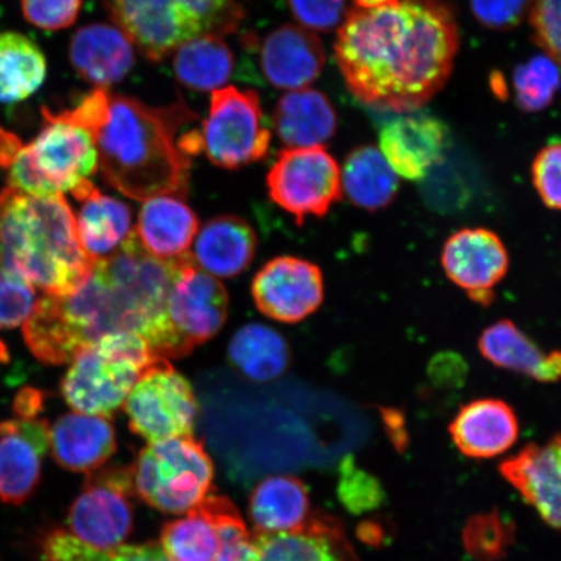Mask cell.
I'll return each instance as SVG.
<instances>
[{
	"label": "cell",
	"instance_id": "obj_12",
	"mask_svg": "<svg viewBox=\"0 0 561 561\" xmlns=\"http://www.w3.org/2000/svg\"><path fill=\"white\" fill-rule=\"evenodd\" d=\"M124 405L130 431L149 444L193 436L198 402L192 385L165 357L145 370Z\"/></svg>",
	"mask_w": 561,
	"mask_h": 561
},
{
	"label": "cell",
	"instance_id": "obj_47",
	"mask_svg": "<svg viewBox=\"0 0 561 561\" xmlns=\"http://www.w3.org/2000/svg\"><path fill=\"white\" fill-rule=\"evenodd\" d=\"M41 410V396L38 392L27 390L16 399L15 411L20 419H35Z\"/></svg>",
	"mask_w": 561,
	"mask_h": 561
},
{
	"label": "cell",
	"instance_id": "obj_6",
	"mask_svg": "<svg viewBox=\"0 0 561 561\" xmlns=\"http://www.w3.org/2000/svg\"><path fill=\"white\" fill-rule=\"evenodd\" d=\"M105 7L151 61L202 35L236 32L243 19L240 0H105Z\"/></svg>",
	"mask_w": 561,
	"mask_h": 561
},
{
	"label": "cell",
	"instance_id": "obj_28",
	"mask_svg": "<svg viewBox=\"0 0 561 561\" xmlns=\"http://www.w3.org/2000/svg\"><path fill=\"white\" fill-rule=\"evenodd\" d=\"M273 126L290 149L322 147L335 135L336 114L331 101L320 91L293 90L279 98Z\"/></svg>",
	"mask_w": 561,
	"mask_h": 561
},
{
	"label": "cell",
	"instance_id": "obj_4",
	"mask_svg": "<svg viewBox=\"0 0 561 561\" xmlns=\"http://www.w3.org/2000/svg\"><path fill=\"white\" fill-rule=\"evenodd\" d=\"M137 333L121 294L96 263L66 296H45L24 322L27 347L46 364L72 362L81 350L114 333Z\"/></svg>",
	"mask_w": 561,
	"mask_h": 561
},
{
	"label": "cell",
	"instance_id": "obj_7",
	"mask_svg": "<svg viewBox=\"0 0 561 561\" xmlns=\"http://www.w3.org/2000/svg\"><path fill=\"white\" fill-rule=\"evenodd\" d=\"M161 357L139 334L105 335L73 357L62 378L61 394L76 412L112 417L139 377Z\"/></svg>",
	"mask_w": 561,
	"mask_h": 561
},
{
	"label": "cell",
	"instance_id": "obj_41",
	"mask_svg": "<svg viewBox=\"0 0 561 561\" xmlns=\"http://www.w3.org/2000/svg\"><path fill=\"white\" fill-rule=\"evenodd\" d=\"M35 304L32 285L0 270V329L24 324Z\"/></svg>",
	"mask_w": 561,
	"mask_h": 561
},
{
	"label": "cell",
	"instance_id": "obj_25",
	"mask_svg": "<svg viewBox=\"0 0 561 561\" xmlns=\"http://www.w3.org/2000/svg\"><path fill=\"white\" fill-rule=\"evenodd\" d=\"M53 458L61 468L91 473L116 453V434L107 419L69 413L50 427Z\"/></svg>",
	"mask_w": 561,
	"mask_h": 561
},
{
	"label": "cell",
	"instance_id": "obj_31",
	"mask_svg": "<svg viewBox=\"0 0 561 561\" xmlns=\"http://www.w3.org/2000/svg\"><path fill=\"white\" fill-rule=\"evenodd\" d=\"M342 188L354 206L377 213L388 208L399 192V178L375 146L351 151L343 165Z\"/></svg>",
	"mask_w": 561,
	"mask_h": 561
},
{
	"label": "cell",
	"instance_id": "obj_40",
	"mask_svg": "<svg viewBox=\"0 0 561 561\" xmlns=\"http://www.w3.org/2000/svg\"><path fill=\"white\" fill-rule=\"evenodd\" d=\"M339 493L341 502L354 514L375 510L385 500L380 482L357 468L351 458L342 462Z\"/></svg>",
	"mask_w": 561,
	"mask_h": 561
},
{
	"label": "cell",
	"instance_id": "obj_15",
	"mask_svg": "<svg viewBox=\"0 0 561 561\" xmlns=\"http://www.w3.org/2000/svg\"><path fill=\"white\" fill-rule=\"evenodd\" d=\"M440 263L447 278L469 299L489 307L495 299L496 286L507 276L510 255L495 231L465 228L447 238Z\"/></svg>",
	"mask_w": 561,
	"mask_h": 561
},
{
	"label": "cell",
	"instance_id": "obj_16",
	"mask_svg": "<svg viewBox=\"0 0 561 561\" xmlns=\"http://www.w3.org/2000/svg\"><path fill=\"white\" fill-rule=\"evenodd\" d=\"M451 135L447 124L426 112H404L385 121L380 151L398 175L423 181L447 157Z\"/></svg>",
	"mask_w": 561,
	"mask_h": 561
},
{
	"label": "cell",
	"instance_id": "obj_10",
	"mask_svg": "<svg viewBox=\"0 0 561 561\" xmlns=\"http://www.w3.org/2000/svg\"><path fill=\"white\" fill-rule=\"evenodd\" d=\"M271 138L256 91H213L209 115L198 131V150L210 163L227 170L255 163L268 153Z\"/></svg>",
	"mask_w": 561,
	"mask_h": 561
},
{
	"label": "cell",
	"instance_id": "obj_46",
	"mask_svg": "<svg viewBox=\"0 0 561 561\" xmlns=\"http://www.w3.org/2000/svg\"><path fill=\"white\" fill-rule=\"evenodd\" d=\"M533 0H471L473 15L493 31H510L522 23Z\"/></svg>",
	"mask_w": 561,
	"mask_h": 561
},
{
	"label": "cell",
	"instance_id": "obj_36",
	"mask_svg": "<svg viewBox=\"0 0 561 561\" xmlns=\"http://www.w3.org/2000/svg\"><path fill=\"white\" fill-rule=\"evenodd\" d=\"M41 551L45 561H171L157 542L100 549L61 529L47 533Z\"/></svg>",
	"mask_w": 561,
	"mask_h": 561
},
{
	"label": "cell",
	"instance_id": "obj_19",
	"mask_svg": "<svg viewBox=\"0 0 561 561\" xmlns=\"http://www.w3.org/2000/svg\"><path fill=\"white\" fill-rule=\"evenodd\" d=\"M501 473L542 520L561 530V432L503 461Z\"/></svg>",
	"mask_w": 561,
	"mask_h": 561
},
{
	"label": "cell",
	"instance_id": "obj_8",
	"mask_svg": "<svg viewBox=\"0 0 561 561\" xmlns=\"http://www.w3.org/2000/svg\"><path fill=\"white\" fill-rule=\"evenodd\" d=\"M139 500L165 514H185L208 495L215 468L193 436L152 442L131 466Z\"/></svg>",
	"mask_w": 561,
	"mask_h": 561
},
{
	"label": "cell",
	"instance_id": "obj_34",
	"mask_svg": "<svg viewBox=\"0 0 561 561\" xmlns=\"http://www.w3.org/2000/svg\"><path fill=\"white\" fill-rule=\"evenodd\" d=\"M47 61L37 44L23 34H0V103L25 101L45 82Z\"/></svg>",
	"mask_w": 561,
	"mask_h": 561
},
{
	"label": "cell",
	"instance_id": "obj_5",
	"mask_svg": "<svg viewBox=\"0 0 561 561\" xmlns=\"http://www.w3.org/2000/svg\"><path fill=\"white\" fill-rule=\"evenodd\" d=\"M42 115L44 125L30 145L0 128V168L18 192L37 198L73 194L100 167L94 139L67 111L44 108Z\"/></svg>",
	"mask_w": 561,
	"mask_h": 561
},
{
	"label": "cell",
	"instance_id": "obj_14",
	"mask_svg": "<svg viewBox=\"0 0 561 561\" xmlns=\"http://www.w3.org/2000/svg\"><path fill=\"white\" fill-rule=\"evenodd\" d=\"M131 496H136L131 467L89 473L82 493L69 508L68 531L100 549L123 545L133 530Z\"/></svg>",
	"mask_w": 561,
	"mask_h": 561
},
{
	"label": "cell",
	"instance_id": "obj_13",
	"mask_svg": "<svg viewBox=\"0 0 561 561\" xmlns=\"http://www.w3.org/2000/svg\"><path fill=\"white\" fill-rule=\"evenodd\" d=\"M271 198L304 222L322 217L342 196L341 171L324 147L287 149L279 153L266 178Z\"/></svg>",
	"mask_w": 561,
	"mask_h": 561
},
{
	"label": "cell",
	"instance_id": "obj_21",
	"mask_svg": "<svg viewBox=\"0 0 561 561\" xmlns=\"http://www.w3.org/2000/svg\"><path fill=\"white\" fill-rule=\"evenodd\" d=\"M327 61L318 35L298 25L279 26L261 47L262 72L272 87L306 89L321 75Z\"/></svg>",
	"mask_w": 561,
	"mask_h": 561
},
{
	"label": "cell",
	"instance_id": "obj_45",
	"mask_svg": "<svg viewBox=\"0 0 561 561\" xmlns=\"http://www.w3.org/2000/svg\"><path fill=\"white\" fill-rule=\"evenodd\" d=\"M82 0H21L24 16L44 31H60L79 16Z\"/></svg>",
	"mask_w": 561,
	"mask_h": 561
},
{
	"label": "cell",
	"instance_id": "obj_24",
	"mask_svg": "<svg viewBox=\"0 0 561 561\" xmlns=\"http://www.w3.org/2000/svg\"><path fill=\"white\" fill-rule=\"evenodd\" d=\"M198 226V217L184 201L161 195L145 201L133 233L147 254L171 262L188 254Z\"/></svg>",
	"mask_w": 561,
	"mask_h": 561
},
{
	"label": "cell",
	"instance_id": "obj_38",
	"mask_svg": "<svg viewBox=\"0 0 561 561\" xmlns=\"http://www.w3.org/2000/svg\"><path fill=\"white\" fill-rule=\"evenodd\" d=\"M201 504L220 533L222 550L217 561H256L254 539L234 504L217 495H207Z\"/></svg>",
	"mask_w": 561,
	"mask_h": 561
},
{
	"label": "cell",
	"instance_id": "obj_3",
	"mask_svg": "<svg viewBox=\"0 0 561 561\" xmlns=\"http://www.w3.org/2000/svg\"><path fill=\"white\" fill-rule=\"evenodd\" d=\"M94 264L65 195L37 198L10 186L0 193V270L46 296H66Z\"/></svg>",
	"mask_w": 561,
	"mask_h": 561
},
{
	"label": "cell",
	"instance_id": "obj_18",
	"mask_svg": "<svg viewBox=\"0 0 561 561\" xmlns=\"http://www.w3.org/2000/svg\"><path fill=\"white\" fill-rule=\"evenodd\" d=\"M50 447L46 420L18 419L0 423V501L21 504L37 489Z\"/></svg>",
	"mask_w": 561,
	"mask_h": 561
},
{
	"label": "cell",
	"instance_id": "obj_11",
	"mask_svg": "<svg viewBox=\"0 0 561 561\" xmlns=\"http://www.w3.org/2000/svg\"><path fill=\"white\" fill-rule=\"evenodd\" d=\"M172 264L165 308L171 335L168 357H181L221 331L228 316V294L219 280L196 266L191 254Z\"/></svg>",
	"mask_w": 561,
	"mask_h": 561
},
{
	"label": "cell",
	"instance_id": "obj_29",
	"mask_svg": "<svg viewBox=\"0 0 561 561\" xmlns=\"http://www.w3.org/2000/svg\"><path fill=\"white\" fill-rule=\"evenodd\" d=\"M75 198L82 203L76 221L83 250L95 263L114 255L131 233L130 208L93 184Z\"/></svg>",
	"mask_w": 561,
	"mask_h": 561
},
{
	"label": "cell",
	"instance_id": "obj_27",
	"mask_svg": "<svg viewBox=\"0 0 561 561\" xmlns=\"http://www.w3.org/2000/svg\"><path fill=\"white\" fill-rule=\"evenodd\" d=\"M256 251V236L236 216L209 220L195 238L193 262L214 277L229 278L248 270Z\"/></svg>",
	"mask_w": 561,
	"mask_h": 561
},
{
	"label": "cell",
	"instance_id": "obj_44",
	"mask_svg": "<svg viewBox=\"0 0 561 561\" xmlns=\"http://www.w3.org/2000/svg\"><path fill=\"white\" fill-rule=\"evenodd\" d=\"M530 23L536 44L561 66V0H536Z\"/></svg>",
	"mask_w": 561,
	"mask_h": 561
},
{
	"label": "cell",
	"instance_id": "obj_39",
	"mask_svg": "<svg viewBox=\"0 0 561 561\" xmlns=\"http://www.w3.org/2000/svg\"><path fill=\"white\" fill-rule=\"evenodd\" d=\"M514 528L503 518L500 512L477 515L467 523L465 545L469 556L479 561L501 560L512 542H514Z\"/></svg>",
	"mask_w": 561,
	"mask_h": 561
},
{
	"label": "cell",
	"instance_id": "obj_17",
	"mask_svg": "<svg viewBox=\"0 0 561 561\" xmlns=\"http://www.w3.org/2000/svg\"><path fill=\"white\" fill-rule=\"evenodd\" d=\"M252 298L265 316L298 322L324 300V279L318 265L304 259L280 256L266 263L252 280Z\"/></svg>",
	"mask_w": 561,
	"mask_h": 561
},
{
	"label": "cell",
	"instance_id": "obj_1",
	"mask_svg": "<svg viewBox=\"0 0 561 561\" xmlns=\"http://www.w3.org/2000/svg\"><path fill=\"white\" fill-rule=\"evenodd\" d=\"M458 48V24L445 3L397 0L347 13L334 55L356 100L404 114L446 85Z\"/></svg>",
	"mask_w": 561,
	"mask_h": 561
},
{
	"label": "cell",
	"instance_id": "obj_9",
	"mask_svg": "<svg viewBox=\"0 0 561 561\" xmlns=\"http://www.w3.org/2000/svg\"><path fill=\"white\" fill-rule=\"evenodd\" d=\"M124 300L137 333L160 356L170 355L171 335L167 322V299L173 264L147 254L135 233L114 255L96 262Z\"/></svg>",
	"mask_w": 561,
	"mask_h": 561
},
{
	"label": "cell",
	"instance_id": "obj_30",
	"mask_svg": "<svg viewBox=\"0 0 561 561\" xmlns=\"http://www.w3.org/2000/svg\"><path fill=\"white\" fill-rule=\"evenodd\" d=\"M249 514L256 533L299 528L310 514V497L297 477L275 476L259 483L250 496Z\"/></svg>",
	"mask_w": 561,
	"mask_h": 561
},
{
	"label": "cell",
	"instance_id": "obj_22",
	"mask_svg": "<svg viewBox=\"0 0 561 561\" xmlns=\"http://www.w3.org/2000/svg\"><path fill=\"white\" fill-rule=\"evenodd\" d=\"M448 432L468 458L491 459L516 444L520 424L515 410L501 399H476L461 407Z\"/></svg>",
	"mask_w": 561,
	"mask_h": 561
},
{
	"label": "cell",
	"instance_id": "obj_26",
	"mask_svg": "<svg viewBox=\"0 0 561 561\" xmlns=\"http://www.w3.org/2000/svg\"><path fill=\"white\" fill-rule=\"evenodd\" d=\"M479 350L496 368L538 382L561 381V351L546 353L514 321L500 320L488 327L480 335Z\"/></svg>",
	"mask_w": 561,
	"mask_h": 561
},
{
	"label": "cell",
	"instance_id": "obj_37",
	"mask_svg": "<svg viewBox=\"0 0 561 561\" xmlns=\"http://www.w3.org/2000/svg\"><path fill=\"white\" fill-rule=\"evenodd\" d=\"M512 85L518 107L526 112L542 111L561 88L560 66L550 56H535L515 69Z\"/></svg>",
	"mask_w": 561,
	"mask_h": 561
},
{
	"label": "cell",
	"instance_id": "obj_42",
	"mask_svg": "<svg viewBox=\"0 0 561 561\" xmlns=\"http://www.w3.org/2000/svg\"><path fill=\"white\" fill-rule=\"evenodd\" d=\"M531 181L543 205L561 210V140L537 153L531 164Z\"/></svg>",
	"mask_w": 561,
	"mask_h": 561
},
{
	"label": "cell",
	"instance_id": "obj_43",
	"mask_svg": "<svg viewBox=\"0 0 561 561\" xmlns=\"http://www.w3.org/2000/svg\"><path fill=\"white\" fill-rule=\"evenodd\" d=\"M294 19L310 32L329 33L346 19V0H289Z\"/></svg>",
	"mask_w": 561,
	"mask_h": 561
},
{
	"label": "cell",
	"instance_id": "obj_23",
	"mask_svg": "<svg viewBox=\"0 0 561 561\" xmlns=\"http://www.w3.org/2000/svg\"><path fill=\"white\" fill-rule=\"evenodd\" d=\"M121 27L89 24L70 41L69 59L82 80L107 88L121 82L135 66V47Z\"/></svg>",
	"mask_w": 561,
	"mask_h": 561
},
{
	"label": "cell",
	"instance_id": "obj_33",
	"mask_svg": "<svg viewBox=\"0 0 561 561\" xmlns=\"http://www.w3.org/2000/svg\"><path fill=\"white\" fill-rule=\"evenodd\" d=\"M228 353L231 366L256 382L275 380L290 363L284 336L263 324L242 327L231 339Z\"/></svg>",
	"mask_w": 561,
	"mask_h": 561
},
{
	"label": "cell",
	"instance_id": "obj_35",
	"mask_svg": "<svg viewBox=\"0 0 561 561\" xmlns=\"http://www.w3.org/2000/svg\"><path fill=\"white\" fill-rule=\"evenodd\" d=\"M186 517L165 524L160 546L171 561H217L221 537L208 512L198 503Z\"/></svg>",
	"mask_w": 561,
	"mask_h": 561
},
{
	"label": "cell",
	"instance_id": "obj_2",
	"mask_svg": "<svg viewBox=\"0 0 561 561\" xmlns=\"http://www.w3.org/2000/svg\"><path fill=\"white\" fill-rule=\"evenodd\" d=\"M67 112L93 137L103 178L116 191L136 201L186 195L191 157L175 133L195 114L184 103L150 107L95 88Z\"/></svg>",
	"mask_w": 561,
	"mask_h": 561
},
{
	"label": "cell",
	"instance_id": "obj_32",
	"mask_svg": "<svg viewBox=\"0 0 561 561\" xmlns=\"http://www.w3.org/2000/svg\"><path fill=\"white\" fill-rule=\"evenodd\" d=\"M233 51L222 35L206 34L181 45L173 56L174 75L182 85L195 91L221 89L234 72Z\"/></svg>",
	"mask_w": 561,
	"mask_h": 561
},
{
	"label": "cell",
	"instance_id": "obj_20",
	"mask_svg": "<svg viewBox=\"0 0 561 561\" xmlns=\"http://www.w3.org/2000/svg\"><path fill=\"white\" fill-rule=\"evenodd\" d=\"M256 561H359L339 520L314 514L298 529L252 533Z\"/></svg>",
	"mask_w": 561,
	"mask_h": 561
},
{
	"label": "cell",
	"instance_id": "obj_48",
	"mask_svg": "<svg viewBox=\"0 0 561 561\" xmlns=\"http://www.w3.org/2000/svg\"><path fill=\"white\" fill-rule=\"evenodd\" d=\"M355 2L359 9H377V7L394 3L397 0H355Z\"/></svg>",
	"mask_w": 561,
	"mask_h": 561
}]
</instances>
